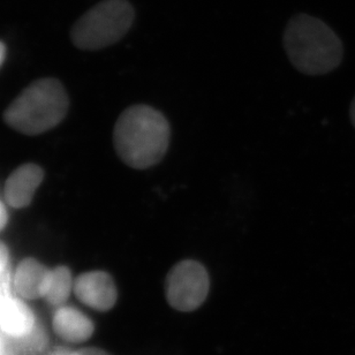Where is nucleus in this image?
<instances>
[{"instance_id":"nucleus-5","label":"nucleus","mask_w":355,"mask_h":355,"mask_svg":"<svg viewBox=\"0 0 355 355\" xmlns=\"http://www.w3.org/2000/svg\"><path fill=\"white\" fill-rule=\"evenodd\" d=\"M210 280L208 271L200 262L181 261L166 277L165 294L171 307L179 311L198 309L208 297Z\"/></svg>"},{"instance_id":"nucleus-16","label":"nucleus","mask_w":355,"mask_h":355,"mask_svg":"<svg viewBox=\"0 0 355 355\" xmlns=\"http://www.w3.org/2000/svg\"><path fill=\"white\" fill-rule=\"evenodd\" d=\"M50 355H80V352L79 351H72V349H65V347H60V349H55Z\"/></svg>"},{"instance_id":"nucleus-2","label":"nucleus","mask_w":355,"mask_h":355,"mask_svg":"<svg viewBox=\"0 0 355 355\" xmlns=\"http://www.w3.org/2000/svg\"><path fill=\"white\" fill-rule=\"evenodd\" d=\"M283 42L292 65L307 76L328 74L344 58V46L338 35L324 21L308 14H297L291 19Z\"/></svg>"},{"instance_id":"nucleus-13","label":"nucleus","mask_w":355,"mask_h":355,"mask_svg":"<svg viewBox=\"0 0 355 355\" xmlns=\"http://www.w3.org/2000/svg\"><path fill=\"white\" fill-rule=\"evenodd\" d=\"M8 259H10V254L7 250L6 245L0 243V276L3 273L6 272L7 264H8Z\"/></svg>"},{"instance_id":"nucleus-3","label":"nucleus","mask_w":355,"mask_h":355,"mask_svg":"<svg viewBox=\"0 0 355 355\" xmlns=\"http://www.w3.org/2000/svg\"><path fill=\"white\" fill-rule=\"evenodd\" d=\"M69 106V95L62 83L45 78L24 89L7 107L3 119L20 133L38 135L58 126Z\"/></svg>"},{"instance_id":"nucleus-11","label":"nucleus","mask_w":355,"mask_h":355,"mask_svg":"<svg viewBox=\"0 0 355 355\" xmlns=\"http://www.w3.org/2000/svg\"><path fill=\"white\" fill-rule=\"evenodd\" d=\"M74 282L72 271L67 266H55L51 269V278L49 284L48 292L45 294V301L53 307L65 306L69 295L74 291Z\"/></svg>"},{"instance_id":"nucleus-1","label":"nucleus","mask_w":355,"mask_h":355,"mask_svg":"<svg viewBox=\"0 0 355 355\" xmlns=\"http://www.w3.org/2000/svg\"><path fill=\"white\" fill-rule=\"evenodd\" d=\"M168 120L154 107L134 105L116 120L113 144L120 159L130 168L144 170L163 159L170 144Z\"/></svg>"},{"instance_id":"nucleus-17","label":"nucleus","mask_w":355,"mask_h":355,"mask_svg":"<svg viewBox=\"0 0 355 355\" xmlns=\"http://www.w3.org/2000/svg\"><path fill=\"white\" fill-rule=\"evenodd\" d=\"M5 57H6V46H5L3 42L0 41V67L3 66V62H5Z\"/></svg>"},{"instance_id":"nucleus-18","label":"nucleus","mask_w":355,"mask_h":355,"mask_svg":"<svg viewBox=\"0 0 355 355\" xmlns=\"http://www.w3.org/2000/svg\"><path fill=\"white\" fill-rule=\"evenodd\" d=\"M349 116H351V121H352L353 126L355 128V96L352 104H351V107H349Z\"/></svg>"},{"instance_id":"nucleus-4","label":"nucleus","mask_w":355,"mask_h":355,"mask_svg":"<svg viewBox=\"0 0 355 355\" xmlns=\"http://www.w3.org/2000/svg\"><path fill=\"white\" fill-rule=\"evenodd\" d=\"M135 12L127 0H103L80 17L71 38L76 48L95 51L119 42L133 26Z\"/></svg>"},{"instance_id":"nucleus-9","label":"nucleus","mask_w":355,"mask_h":355,"mask_svg":"<svg viewBox=\"0 0 355 355\" xmlns=\"http://www.w3.org/2000/svg\"><path fill=\"white\" fill-rule=\"evenodd\" d=\"M52 327L59 338L71 344L87 342L95 331L94 322L83 311L66 304L57 308Z\"/></svg>"},{"instance_id":"nucleus-7","label":"nucleus","mask_w":355,"mask_h":355,"mask_svg":"<svg viewBox=\"0 0 355 355\" xmlns=\"http://www.w3.org/2000/svg\"><path fill=\"white\" fill-rule=\"evenodd\" d=\"M44 179L43 168L28 163L10 173L5 184V200L12 208L22 209L31 205L35 193Z\"/></svg>"},{"instance_id":"nucleus-10","label":"nucleus","mask_w":355,"mask_h":355,"mask_svg":"<svg viewBox=\"0 0 355 355\" xmlns=\"http://www.w3.org/2000/svg\"><path fill=\"white\" fill-rule=\"evenodd\" d=\"M35 318L27 304L8 297L0 304V330L14 339H27L35 331Z\"/></svg>"},{"instance_id":"nucleus-15","label":"nucleus","mask_w":355,"mask_h":355,"mask_svg":"<svg viewBox=\"0 0 355 355\" xmlns=\"http://www.w3.org/2000/svg\"><path fill=\"white\" fill-rule=\"evenodd\" d=\"M80 355H111L105 352L104 349H97V347H88L79 351Z\"/></svg>"},{"instance_id":"nucleus-6","label":"nucleus","mask_w":355,"mask_h":355,"mask_svg":"<svg viewBox=\"0 0 355 355\" xmlns=\"http://www.w3.org/2000/svg\"><path fill=\"white\" fill-rule=\"evenodd\" d=\"M73 292L83 304L97 311L112 309L118 299L114 280L105 271H89L80 275L74 282Z\"/></svg>"},{"instance_id":"nucleus-12","label":"nucleus","mask_w":355,"mask_h":355,"mask_svg":"<svg viewBox=\"0 0 355 355\" xmlns=\"http://www.w3.org/2000/svg\"><path fill=\"white\" fill-rule=\"evenodd\" d=\"M10 288H13V279H10L6 272L3 273L0 276V304L12 297Z\"/></svg>"},{"instance_id":"nucleus-14","label":"nucleus","mask_w":355,"mask_h":355,"mask_svg":"<svg viewBox=\"0 0 355 355\" xmlns=\"http://www.w3.org/2000/svg\"><path fill=\"white\" fill-rule=\"evenodd\" d=\"M8 222V214H7L6 207L3 205V202H0V231H3L6 227Z\"/></svg>"},{"instance_id":"nucleus-19","label":"nucleus","mask_w":355,"mask_h":355,"mask_svg":"<svg viewBox=\"0 0 355 355\" xmlns=\"http://www.w3.org/2000/svg\"><path fill=\"white\" fill-rule=\"evenodd\" d=\"M3 354V344H1V339H0V355Z\"/></svg>"},{"instance_id":"nucleus-8","label":"nucleus","mask_w":355,"mask_h":355,"mask_svg":"<svg viewBox=\"0 0 355 355\" xmlns=\"http://www.w3.org/2000/svg\"><path fill=\"white\" fill-rule=\"evenodd\" d=\"M51 278V269L35 259L21 261L13 275V288L27 300L44 299Z\"/></svg>"}]
</instances>
